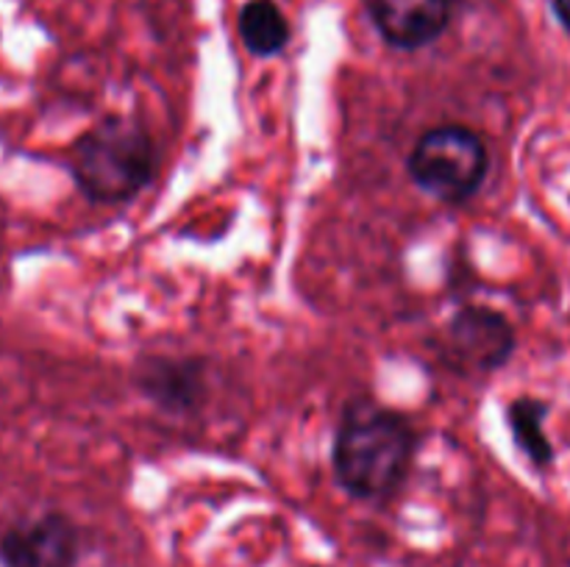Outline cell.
<instances>
[{
	"label": "cell",
	"instance_id": "6da1fadb",
	"mask_svg": "<svg viewBox=\"0 0 570 567\" xmlns=\"http://www.w3.org/2000/svg\"><path fill=\"white\" fill-rule=\"evenodd\" d=\"M415 450L417 434L401 411L371 398L351 400L334 431V478L351 498L387 500L404 487Z\"/></svg>",
	"mask_w": 570,
	"mask_h": 567
},
{
	"label": "cell",
	"instance_id": "7a4b0ae2",
	"mask_svg": "<svg viewBox=\"0 0 570 567\" xmlns=\"http://www.w3.org/2000/svg\"><path fill=\"white\" fill-rule=\"evenodd\" d=\"M67 167L87 200L98 206L128 203L156 172L154 139L128 117H106L72 142Z\"/></svg>",
	"mask_w": 570,
	"mask_h": 567
},
{
	"label": "cell",
	"instance_id": "3957f363",
	"mask_svg": "<svg viewBox=\"0 0 570 567\" xmlns=\"http://www.w3.org/2000/svg\"><path fill=\"white\" fill-rule=\"evenodd\" d=\"M412 183L440 203L460 206L482 189L490 150L476 131L460 122L429 128L406 159Z\"/></svg>",
	"mask_w": 570,
	"mask_h": 567
},
{
	"label": "cell",
	"instance_id": "277c9868",
	"mask_svg": "<svg viewBox=\"0 0 570 567\" xmlns=\"http://www.w3.org/2000/svg\"><path fill=\"white\" fill-rule=\"evenodd\" d=\"M515 328L490 306H462L445 326L443 359L460 376H493L515 354Z\"/></svg>",
	"mask_w": 570,
	"mask_h": 567
},
{
	"label": "cell",
	"instance_id": "5b68a950",
	"mask_svg": "<svg viewBox=\"0 0 570 567\" xmlns=\"http://www.w3.org/2000/svg\"><path fill=\"white\" fill-rule=\"evenodd\" d=\"M139 392L167 415H195L209 398V370L204 359L145 356L134 367Z\"/></svg>",
	"mask_w": 570,
	"mask_h": 567
},
{
	"label": "cell",
	"instance_id": "8992f818",
	"mask_svg": "<svg viewBox=\"0 0 570 567\" xmlns=\"http://www.w3.org/2000/svg\"><path fill=\"white\" fill-rule=\"evenodd\" d=\"M78 528L59 511L22 520L0 537L3 567H76Z\"/></svg>",
	"mask_w": 570,
	"mask_h": 567
},
{
	"label": "cell",
	"instance_id": "52a82bcc",
	"mask_svg": "<svg viewBox=\"0 0 570 567\" xmlns=\"http://www.w3.org/2000/svg\"><path fill=\"white\" fill-rule=\"evenodd\" d=\"M365 9L390 48L412 53L449 31L454 0H365Z\"/></svg>",
	"mask_w": 570,
	"mask_h": 567
},
{
	"label": "cell",
	"instance_id": "ba28073f",
	"mask_svg": "<svg viewBox=\"0 0 570 567\" xmlns=\"http://www.w3.org/2000/svg\"><path fill=\"white\" fill-rule=\"evenodd\" d=\"M546 417L549 404L534 395H521L507 406V426H510L512 442L529 459L534 470H549L557 459V450L546 434Z\"/></svg>",
	"mask_w": 570,
	"mask_h": 567
},
{
	"label": "cell",
	"instance_id": "9c48e42d",
	"mask_svg": "<svg viewBox=\"0 0 570 567\" xmlns=\"http://www.w3.org/2000/svg\"><path fill=\"white\" fill-rule=\"evenodd\" d=\"M237 31L245 50L256 59H273L289 44L293 28L276 0H248L239 9Z\"/></svg>",
	"mask_w": 570,
	"mask_h": 567
},
{
	"label": "cell",
	"instance_id": "30bf717a",
	"mask_svg": "<svg viewBox=\"0 0 570 567\" xmlns=\"http://www.w3.org/2000/svg\"><path fill=\"white\" fill-rule=\"evenodd\" d=\"M551 9H554V17L560 20V26L570 33V0H551Z\"/></svg>",
	"mask_w": 570,
	"mask_h": 567
}]
</instances>
